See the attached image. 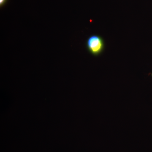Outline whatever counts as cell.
Masks as SVG:
<instances>
[{
    "mask_svg": "<svg viewBox=\"0 0 152 152\" xmlns=\"http://www.w3.org/2000/svg\"><path fill=\"white\" fill-rule=\"evenodd\" d=\"M87 47L91 53L94 56H98L103 50V40L99 36H91L87 40Z\"/></svg>",
    "mask_w": 152,
    "mask_h": 152,
    "instance_id": "obj_1",
    "label": "cell"
},
{
    "mask_svg": "<svg viewBox=\"0 0 152 152\" xmlns=\"http://www.w3.org/2000/svg\"><path fill=\"white\" fill-rule=\"evenodd\" d=\"M8 0H0V7H2L7 3Z\"/></svg>",
    "mask_w": 152,
    "mask_h": 152,
    "instance_id": "obj_2",
    "label": "cell"
}]
</instances>
